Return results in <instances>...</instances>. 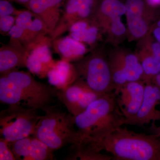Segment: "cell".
<instances>
[{
    "instance_id": "cell-12",
    "label": "cell",
    "mask_w": 160,
    "mask_h": 160,
    "mask_svg": "<svg viewBox=\"0 0 160 160\" xmlns=\"http://www.w3.org/2000/svg\"><path fill=\"white\" fill-rule=\"evenodd\" d=\"M160 90L151 81L145 82L144 98L139 110L134 117L126 122L127 125L143 126L160 120Z\"/></svg>"
},
{
    "instance_id": "cell-1",
    "label": "cell",
    "mask_w": 160,
    "mask_h": 160,
    "mask_svg": "<svg viewBox=\"0 0 160 160\" xmlns=\"http://www.w3.org/2000/svg\"><path fill=\"white\" fill-rule=\"evenodd\" d=\"M74 121L81 141L101 143L107 136L126 124V118L113 91L93 101L85 111L74 117Z\"/></svg>"
},
{
    "instance_id": "cell-23",
    "label": "cell",
    "mask_w": 160,
    "mask_h": 160,
    "mask_svg": "<svg viewBox=\"0 0 160 160\" xmlns=\"http://www.w3.org/2000/svg\"><path fill=\"white\" fill-rule=\"evenodd\" d=\"M137 42V45L144 47L160 60V43L150 32Z\"/></svg>"
},
{
    "instance_id": "cell-30",
    "label": "cell",
    "mask_w": 160,
    "mask_h": 160,
    "mask_svg": "<svg viewBox=\"0 0 160 160\" xmlns=\"http://www.w3.org/2000/svg\"><path fill=\"white\" fill-rule=\"evenodd\" d=\"M149 129L151 133H156L160 135V126H156L155 122L151 123V126Z\"/></svg>"
},
{
    "instance_id": "cell-21",
    "label": "cell",
    "mask_w": 160,
    "mask_h": 160,
    "mask_svg": "<svg viewBox=\"0 0 160 160\" xmlns=\"http://www.w3.org/2000/svg\"><path fill=\"white\" fill-rule=\"evenodd\" d=\"M31 136L9 142V145L16 159L29 160L32 147Z\"/></svg>"
},
{
    "instance_id": "cell-32",
    "label": "cell",
    "mask_w": 160,
    "mask_h": 160,
    "mask_svg": "<svg viewBox=\"0 0 160 160\" xmlns=\"http://www.w3.org/2000/svg\"><path fill=\"white\" fill-rule=\"evenodd\" d=\"M149 5L156 8L160 6V0H146Z\"/></svg>"
},
{
    "instance_id": "cell-27",
    "label": "cell",
    "mask_w": 160,
    "mask_h": 160,
    "mask_svg": "<svg viewBox=\"0 0 160 160\" xmlns=\"http://www.w3.org/2000/svg\"><path fill=\"white\" fill-rule=\"evenodd\" d=\"M149 32L160 43V11L158 12L155 20L152 25Z\"/></svg>"
},
{
    "instance_id": "cell-6",
    "label": "cell",
    "mask_w": 160,
    "mask_h": 160,
    "mask_svg": "<svg viewBox=\"0 0 160 160\" xmlns=\"http://www.w3.org/2000/svg\"><path fill=\"white\" fill-rule=\"evenodd\" d=\"M79 80L93 91L101 94L114 90L107 54L95 52L81 61L75 67Z\"/></svg>"
},
{
    "instance_id": "cell-11",
    "label": "cell",
    "mask_w": 160,
    "mask_h": 160,
    "mask_svg": "<svg viewBox=\"0 0 160 160\" xmlns=\"http://www.w3.org/2000/svg\"><path fill=\"white\" fill-rule=\"evenodd\" d=\"M145 89V82L138 81L126 83L113 90L118 105L126 118V122L134 117L139 110Z\"/></svg>"
},
{
    "instance_id": "cell-20",
    "label": "cell",
    "mask_w": 160,
    "mask_h": 160,
    "mask_svg": "<svg viewBox=\"0 0 160 160\" xmlns=\"http://www.w3.org/2000/svg\"><path fill=\"white\" fill-rule=\"evenodd\" d=\"M58 51L67 59H75L86 53V46L82 42L72 37H66L59 40L57 45Z\"/></svg>"
},
{
    "instance_id": "cell-8",
    "label": "cell",
    "mask_w": 160,
    "mask_h": 160,
    "mask_svg": "<svg viewBox=\"0 0 160 160\" xmlns=\"http://www.w3.org/2000/svg\"><path fill=\"white\" fill-rule=\"evenodd\" d=\"M115 47L107 53L115 89L129 82L143 81L144 72L135 52Z\"/></svg>"
},
{
    "instance_id": "cell-18",
    "label": "cell",
    "mask_w": 160,
    "mask_h": 160,
    "mask_svg": "<svg viewBox=\"0 0 160 160\" xmlns=\"http://www.w3.org/2000/svg\"><path fill=\"white\" fill-rule=\"evenodd\" d=\"M136 54L142 67L143 81H151L160 71V60L144 47L137 45Z\"/></svg>"
},
{
    "instance_id": "cell-15",
    "label": "cell",
    "mask_w": 160,
    "mask_h": 160,
    "mask_svg": "<svg viewBox=\"0 0 160 160\" xmlns=\"http://www.w3.org/2000/svg\"><path fill=\"white\" fill-rule=\"evenodd\" d=\"M70 30L71 37L90 45L95 44L103 36L99 26L93 18L73 23Z\"/></svg>"
},
{
    "instance_id": "cell-26",
    "label": "cell",
    "mask_w": 160,
    "mask_h": 160,
    "mask_svg": "<svg viewBox=\"0 0 160 160\" xmlns=\"http://www.w3.org/2000/svg\"><path fill=\"white\" fill-rule=\"evenodd\" d=\"M15 19L11 15L0 17V29L3 32H9L14 25Z\"/></svg>"
},
{
    "instance_id": "cell-7",
    "label": "cell",
    "mask_w": 160,
    "mask_h": 160,
    "mask_svg": "<svg viewBox=\"0 0 160 160\" xmlns=\"http://www.w3.org/2000/svg\"><path fill=\"white\" fill-rule=\"evenodd\" d=\"M125 3L119 0H104L93 16L106 42L118 46L127 39V27L122 21L126 14Z\"/></svg>"
},
{
    "instance_id": "cell-29",
    "label": "cell",
    "mask_w": 160,
    "mask_h": 160,
    "mask_svg": "<svg viewBox=\"0 0 160 160\" xmlns=\"http://www.w3.org/2000/svg\"><path fill=\"white\" fill-rule=\"evenodd\" d=\"M25 32V29L15 25L9 30V35L13 39H18L23 36Z\"/></svg>"
},
{
    "instance_id": "cell-31",
    "label": "cell",
    "mask_w": 160,
    "mask_h": 160,
    "mask_svg": "<svg viewBox=\"0 0 160 160\" xmlns=\"http://www.w3.org/2000/svg\"><path fill=\"white\" fill-rule=\"evenodd\" d=\"M151 82L157 86L160 90V71L156 75L152 78Z\"/></svg>"
},
{
    "instance_id": "cell-25",
    "label": "cell",
    "mask_w": 160,
    "mask_h": 160,
    "mask_svg": "<svg viewBox=\"0 0 160 160\" xmlns=\"http://www.w3.org/2000/svg\"><path fill=\"white\" fill-rule=\"evenodd\" d=\"M13 152L9 145V142L7 140L1 138L0 139V160H15Z\"/></svg>"
},
{
    "instance_id": "cell-28",
    "label": "cell",
    "mask_w": 160,
    "mask_h": 160,
    "mask_svg": "<svg viewBox=\"0 0 160 160\" xmlns=\"http://www.w3.org/2000/svg\"><path fill=\"white\" fill-rule=\"evenodd\" d=\"M14 9L11 3L6 0L0 1V17L11 15Z\"/></svg>"
},
{
    "instance_id": "cell-14",
    "label": "cell",
    "mask_w": 160,
    "mask_h": 160,
    "mask_svg": "<svg viewBox=\"0 0 160 160\" xmlns=\"http://www.w3.org/2000/svg\"><path fill=\"white\" fill-rule=\"evenodd\" d=\"M48 82L58 90L67 88L77 78L75 68L66 60L55 63L47 72Z\"/></svg>"
},
{
    "instance_id": "cell-2",
    "label": "cell",
    "mask_w": 160,
    "mask_h": 160,
    "mask_svg": "<svg viewBox=\"0 0 160 160\" xmlns=\"http://www.w3.org/2000/svg\"><path fill=\"white\" fill-rule=\"evenodd\" d=\"M57 90L38 82L29 72L12 71L0 78V101L44 110L49 106Z\"/></svg>"
},
{
    "instance_id": "cell-3",
    "label": "cell",
    "mask_w": 160,
    "mask_h": 160,
    "mask_svg": "<svg viewBox=\"0 0 160 160\" xmlns=\"http://www.w3.org/2000/svg\"><path fill=\"white\" fill-rule=\"evenodd\" d=\"M103 150L117 160H160V135L137 133L122 126L101 142Z\"/></svg>"
},
{
    "instance_id": "cell-9",
    "label": "cell",
    "mask_w": 160,
    "mask_h": 160,
    "mask_svg": "<svg viewBox=\"0 0 160 160\" xmlns=\"http://www.w3.org/2000/svg\"><path fill=\"white\" fill-rule=\"evenodd\" d=\"M125 5L127 40L138 42L149 33L159 11L146 0H126Z\"/></svg>"
},
{
    "instance_id": "cell-33",
    "label": "cell",
    "mask_w": 160,
    "mask_h": 160,
    "mask_svg": "<svg viewBox=\"0 0 160 160\" xmlns=\"http://www.w3.org/2000/svg\"><path fill=\"white\" fill-rule=\"evenodd\" d=\"M16 1H18L21 2H29L30 0H16Z\"/></svg>"
},
{
    "instance_id": "cell-16",
    "label": "cell",
    "mask_w": 160,
    "mask_h": 160,
    "mask_svg": "<svg viewBox=\"0 0 160 160\" xmlns=\"http://www.w3.org/2000/svg\"><path fill=\"white\" fill-rule=\"evenodd\" d=\"M53 65L52 63L50 49L46 45L37 46L26 58V67L30 72L37 75L47 76V72Z\"/></svg>"
},
{
    "instance_id": "cell-24",
    "label": "cell",
    "mask_w": 160,
    "mask_h": 160,
    "mask_svg": "<svg viewBox=\"0 0 160 160\" xmlns=\"http://www.w3.org/2000/svg\"><path fill=\"white\" fill-rule=\"evenodd\" d=\"M29 11H24L20 12L15 21L16 25L25 29L28 30L31 26L34 18H32L34 15Z\"/></svg>"
},
{
    "instance_id": "cell-4",
    "label": "cell",
    "mask_w": 160,
    "mask_h": 160,
    "mask_svg": "<svg viewBox=\"0 0 160 160\" xmlns=\"http://www.w3.org/2000/svg\"><path fill=\"white\" fill-rule=\"evenodd\" d=\"M43 111L45 114L40 117L32 136L53 150L68 144H79L81 138L75 129L74 117L50 106Z\"/></svg>"
},
{
    "instance_id": "cell-22",
    "label": "cell",
    "mask_w": 160,
    "mask_h": 160,
    "mask_svg": "<svg viewBox=\"0 0 160 160\" xmlns=\"http://www.w3.org/2000/svg\"><path fill=\"white\" fill-rule=\"evenodd\" d=\"M54 150L49 148L45 143L32 136V147L29 160H46L52 158Z\"/></svg>"
},
{
    "instance_id": "cell-19",
    "label": "cell",
    "mask_w": 160,
    "mask_h": 160,
    "mask_svg": "<svg viewBox=\"0 0 160 160\" xmlns=\"http://www.w3.org/2000/svg\"><path fill=\"white\" fill-rule=\"evenodd\" d=\"M95 4V0H69L66 6V15L75 19V22L92 18L96 12Z\"/></svg>"
},
{
    "instance_id": "cell-17",
    "label": "cell",
    "mask_w": 160,
    "mask_h": 160,
    "mask_svg": "<svg viewBox=\"0 0 160 160\" xmlns=\"http://www.w3.org/2000/svg\"><path fill=\"white\" fill-rule=\"evenodd\" d=\"M12 47L3 48L0 51V72L2 74L12 71L18 66H26L27 55Z\"/></svg>"
},
{
    "instance_id": "cell-5",
    "label": "cell",
    "mask_w": 160,
    "mask_h": 160,
    "mask_svg": "<svg viewBox=\"0 0 160 160\" xmlns=\"http://www.w3.org/2000/svg\"><path fill=\"white\" fill-rule=\"evenodd\" d=\"M40 117L36 109L9 105L0 113L1 138L12 142L32 135Z\"/></svg>"
},
{
    "instance_id": "cell-13",
    "label": "cell",
    "mask_w": 160,
    "mask_h": 160,
    "mask_svg": "<svg viewBox=\"0 0 160 160\" xmlns=\"http://www.w3.org/2000/svg\"><path fill=\"white\" fill-rule=\"evenodd\" d=\"M62 0H30L29 7L45 23L48 30H53L59 18V5Z\"/></svg>"
},
{
    "instance_id": "cell-10",
    "label": "cell",
    "mask_w": 160,
    "mask_h": 160,
    "mask_svg": "<svg viewBox=\"0 0 160 160\" xmlns=\"http://www.w3.org/2000/svg\"><path fill=\"white\" fill-rule=\"evenodd\" d=\"M102 95L93 91L79 79L65 89L57 90V96L74 117L83 112Z\"/></svg>"
}]
</instances>
